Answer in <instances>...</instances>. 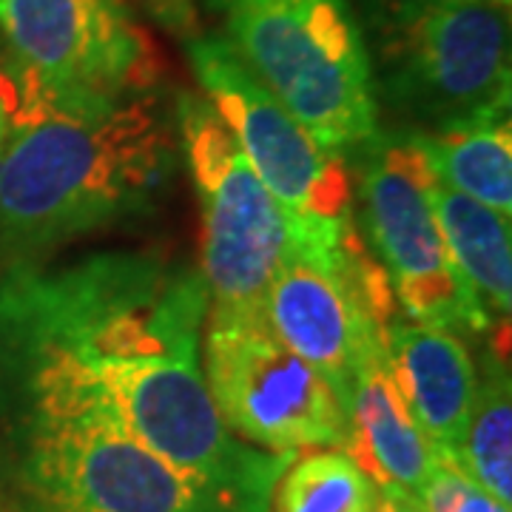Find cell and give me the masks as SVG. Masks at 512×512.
<instances>
[{
	"mask_svg": "<svg viewBox=\"0 0 512 512\" xmlns=\"http://www.w3.org/2000/svg\"><path fill=\"white\" fill-rule=\"evenodd\" d=\"M20 83L0 157V251L15 262L146 217L177 168L154 92L117 103H57Z\"/></svg>",
	"mask_w": 512,
	"mask_h": 512,
	"instance_id": "1",
	"label": "cell"
},
{
	"mask_svg": "<svg viewBox=\"0 0 512 512\" xmlns=\"http://www.w3.org/2000/svg\"><path fill=\"white\" fill-rule=\"evenodd\" d=\"M0 413L35 512H268L165 464L89 384L60 370L0 373Z\"/></svg>",
	"mask_w": 512,
	"mask_h": 512,
	"instance_id": "2",
	"label": "cell"
},
{
	"mask_svg": "<svg viewBox=\"0 0 512 512\" xmlns=\"http://www.w3.org/2000/svg\"><path fill=\"white\" fill-rule=\"evenodd\" d=\"M254 77L330 151L379 131L365 32L348 0H208Z\"/></svg>",
	"mask_w": 512,
	"mask_h": 512,
	"instance_id": "3",
	"label": "cell"
},
{
	"mask_svg": "<svg viewBox=\"0 0 512 512\" xmlns=\"http://www.w3.org/2000/svg\"><path fill=\"white\" fill-rule=\"evenodd\" d=\"M376 100L439 131L510 111V0H379Z\"/></svg>",
	"mask_w": 512,
	"mask_h": 512,
	"instance_id": "4",
	"label": "cell"
},
{
	"mask_svg": "<svg viewBox=\"0 0 512 512\" xmlns=\"http://www.w3.org/2000/svg\"><path fill=\"white\" fill-rule=\"evenodd\" d=\"M208 103L231 128L259 183L296 222L299 254H339L362 239L353 225L350 174L339 151L319 146L220 35L185 37Z\"/></svg>",
	"mask_w": 512,
	"mask_h": 512,
	"instance_id": "5",
	"label": "cell"
},
{
	"mask_svg": "<svg viewBox=\"0 0 512 512\" xmlns=\"http://www.w3.org/2000/svg\"><path fill=\"white\" fill-rule=\"evenodd\" d=\"M350 163L370 248L410 322L484 333L493 322L444 242L433 202L439 177L421 131H376Z\"/></svg>",
	"mask_w": 512,
	"mask_h": 512,
	"instance_id": "6",
	"label": "cell"
},
{
	"mask_svg": "<svg viewBox=\"0 0 512 512\" xmlns=\"http://www.w3.org/2000/svg\"><path fill=\"white\" fill-rule=\"evenodd\" d=\"M177 134L200 200L202 279L211 305L262 308L279 268L302 251V234L205 97H177Z\"/></svg>",
	"mask_w": 512,
	"mask_h": 512,
	"instance_id": "7",
	"label": "cell"
},
{
	"mask_svg": "<svg viewBox=\"0 0 512 512\" xmlns=\"http://www.w3.org/2000/svg\"><path fill=\"white\" fill-rule=\"evenodd\" d=\"M205 325L202 376L234 436L268 453H345L348 419L336 393L279 342L262 308L211 305Z\"/></svg>",
	"mask_w": 512,
	"mask_h": 512,
	"instance_id": "8",
	"label": "cell"
},
{
	"mask_svg": "<svg viewBox=\"0 0 512 512\" xmlns=\"http://www.w3.org/2000/svg\"><path fill=\"white\" fill-rule=\"evenodd\" d=\"M12 69L57 103H117L151 94L160 55L126 0H0Z\"/></svg>",
	"mask_w": 512,
	"mask_h": 512,
	"instance_id": "9",
	"label": "cell"
},
{
	"mask_svg": "<svg viewBox=\"0 0 512 512\" xmlns=\"http://www.w3.org/2000/svg\"><path fill=\"white\" fill-rule=\"evenodd\" d=\"M262 313L285 348L348 404L356 370L382 348L393 291L365 245L342 254H293L262 296Z\"/></svg>",
	"mask_w": 512,
	"mask_h": 512,
	"instance_id": "10",
	"label": "cell"
},
{
	"mask_svg": "<svg viewBox=\"0 0 512 512\" xmlns=\"http://www.w3.org/2000/svg\"><path fill=\"white\" fill-rule=\"evenodd\" d=\"M384 359L399 396L441 461L456 456L476 396V362L461 336L419 322L384 325Z\"/></svg>",
	"mask_w": 512,
	"mask_h": 512,
	"instance_id": "11",
	"label": "cell"
},
{
	"mask_svg": "<svg viewBox=\"0 0 512 512\" xmlns=\"http://www.w3.org/2000/svg\"><path fill=\"white\" fill-rule=\"evenodd\" d=\"M345 419V453L376 481V487L390 484L404 493L419 495L441 458L399 396L387 370L384 345L370 353L356 370L345 404Z\"/></svg>",
	"mask_w": 512,
	"mask_h": 512,
	"instance_id": "12",
	"label": "cell"
},
{
	"mask_svg": "<svg viewBox=\"0 0 512 512\" xmlns=\"http://www.w3.org/2000/svg\"><path fill=\"white\" fill-rule=\"evenodd\" d=\"M433 202L444 242L461 276L473 288L490 322H507L512 308L510 217L458 194L444 183L436 185Z\"/></svg>",
	"mask_w": 512,
	"mask_h": 512,
	"instance_id": "13",
	"label": "cell"
},
{
	"mask_svg": "<svg viewBox=\"0 0 512 512\" xmlns=\"http://www.w3.org/2000/svg\"><path fill=\"white\" fill-rule=\"evenodd\" d=\"M439 183L510 217L512 131L510 111L473 117L439 131H421Z\"/></svg>",
	"mask_w": 512,
	"mask_h": 512,
	"instance_id": "14",
	"label": "cell"
},
{
	"mask_svg": "<svg viewBox=\"0 0 512 512\" xmlns=\"http://www.w3.org/2000/svg\"><path fill=\"white\" fill-rule=\"evenodd\" d=\"M453 464L498 504H512V387L507 362L495 353L484 359L476 396Z\"/></svg>",
	"mask_w": 512,
	"mask_h": 512,
	"instance_id": "15",
	"label": "cell"
},
{
	"mask_svg": "<svg viewBox=\"0 0 512 512\" xmlns=\"http://www.w3.org/2000/svg\"><path fill=\"white\" fill-rule=\"evenodd\" d=\"M379 487L342 450H313L282 473L274 512H376Z\"/></svg>",
	"mask_w": 512,
	"mask_h": 512,
	"instance_id": "16",
	"label": "cell"
},
{
	"mask_svg": "<svg viewBox=\"0 0 512 512\" xmlns=\"http://www.w3.org/2000/svg\"><path fill=\"white\" fill-rule=\"evenodd\" d=\"M140 3L171 32L183 37L194 35V26H197L194 0H140Z\"/></svg>",
	"mask_w": 512,
	"mask_h": 512,
	"instance_id": "17",
	"label": "cell"
},
{
	"mask_svg": "<svg viewBox=\"0 0 512 512\" xmlns=\"http://www.w3.org/2000/svg\"><path fill=\"white\" fill-rule=\"evenodd\" d=\"M20 111V83L12 66H0V157Z\"/></svg>",
	"mask_w": 512,
	"mask_h": 512,
	"instance_id": "18",
	"label": "cell"
},
{
	"mask_svg": "<svg viewBox=\"0 0 512 512\" xmlns=\"http://www.w3.org/2000/svg\"><path fill=\"white\" fill-rule=\"evenodd\" d=\"M453 512H510V507L498 504L493 495H487L473 481H467L461 495H458Z\"/></svg>",
	"mask_w": 512,
	"mask_h": 512,
	"instance_id": "19",
	"label": "cell"
},
{
	"mask_svg": "<svg viewBox=\"0 0 512 512\" xmlns=\"http://www.w3.org/2000/svg\"><path fill=\"white\" fill-rule=\"evenodd\" d=\"M379 490L393 501L396 512H424V507H421L416 495L404 493V490H399V487H390V484H384V487H379Z\"/></svg>",
	"mask_w": 512,
	"mask_h": 512,
	"instance_id": "20",
	"label": "cell"
},
{
	"mask_svg": "<svg viewBox=\"0 0 512 512\" xmlns=\"http://www.w3.org/2000/svg\"><path fill=\"white\" fill-rule=\"evenodd\" d=\"M376 512H396V507H393V501L387 498V495L379 490V501H376Z\"/></svg>",
	"mask_w": 512,
	"mask_h": 512,
	"instance_id": "21",
	"label": "cell"
}]
</instances>
